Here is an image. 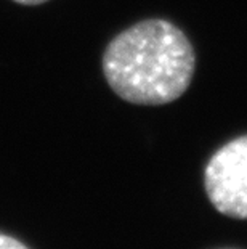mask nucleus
Instances as JSON below:
<instances>
[{"label": "nucleus", "mask_w": 247, "mask_h": 249, "mask_svg": "<svg viewBox=\"0 0 247 249\" xmlns=\"http://www.w3.org/2000/svg\"><path fill=\"white\" fill-rule=\"evenodd\" d=\"M13 2L21 3V5H40L44 2H49V0H13Z\"/></svg>", "instance_id": "20e7f679"}, {"label": "nucleus", "mask_w": 247, "mask_h": 249, "mask_svg": "<svg viewBox=\"0 0 247 249\" xmlns=\"http://www.w3.org/2000/svg\"><path fill=\"white\" fill-rule=\"evenodd\" d=\"M204 187L220 214L247 220V135L230 140L210 156Z\"/></svg>", "instance_id": "f03ea898"}, {"label": "nucleus", "mask_w": 247, "mask_h": 249, "mask_svg": "<svg viewBox=\"0 0 247 249\" xmlns=\"http://www.w3.org/2000/svg\"><path fill=\"white\" fill-rule=\"evenodd\" d=\"M196 53L183 31L167 19H143L109 42L103 53L108 86L133 105L157 107L186 92Z\"/></svg>", "instance_id": "f257e3e1"}, {"label": "nucleus", "mask_w": 247, "mask_h": 249, "mask_svg": "<svg viewBox=\"0 0 247 249\" xmlns=\"http://www.w3.org/2000/svg\"><path fill=\"white\" fill-rule=\"evenodd\" d=\"M0 249H29V248L24 243L16 240V238L0 233Z\"/></svg>", "instance_id": "7ed1b4c3"}]
</instances>
